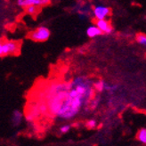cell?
Wrapping results in <instances>:
<instances>
[{"label":"cell","instance_id":"obj_1","mask_svg":"<svg viewBox=\"0 0 146 146\" xmlns=\"http://www.w3.org/2000/svg\"><path fill=\"white\" fill-rule=\"evenodd\" d=\"M89 100L77 92L75 88L71 86V89L69 92L68 97L63 102V104L60 109V111L57 116L61 118L70 119L71 117L75 116L78 111L84 103L88 102Z\"/></svg>","mask_w":146,"mask_h":146},{"label":"cell","instance_id":"obj_2","mask_svg":"<svg viewBox=\"0 0 146 146\" xmlns=\"http://www.w3.org/2000/svg\"><path fill=\"white\" fill-rule=\"evenodd\" d=\"M20 51V45L15 41H2L0 44V55L2 57L8 54H17Z\"/></svg>","mask_w":146,"mask_h":146},{"label":"cell","instance_id":"obj_3","mask_svg":"<svg viewBox=\"0 0 146 146\" xmlns=\"http://www.w3.org/2000/svg\"><path fill=\"white\" fill-rule=\"evenodd\" d=\"M49 36H50V31L46 27H39L31 33L30 38L34 41L43 42L47 40L49 38Z\"/></svg>","mask_w":146,"mask_h":146},{"label":"cell","instance_id":"obj_4","mask_svg":"<svg viewBox=\"0 0 146 146\" xmlns=\"http://www.w3.org/2000/svg\"><path fill=\"white\" fill-rule=\"evenodd\" d=\"M111 13V9L104 5H97L94 8V14L96 20H105Z\"/></svg>","mask_w":146,"mask_h":146},{"label":"cell","instance_id":"obj_5","mask_svg":"<svg viewBox=\"0 0 146 146\" xmlns=\"http://www.w3.org/2000/svg\"><path fill=\"white\" fill-rule=\"evenodd\" d=\"M96 24L104 34H110L113 31L112 26L107 20H96Z\"/></svg>","mask_w":146,"mask_h":146},{"label":"cell","instance_id":"obj_6","mask_svg":"<svg viewBox=\"0 0 146 146\" xmlns=\"http://www.w3.org/2000/svg\"><path fill=\"white\" fill-rule=\"evenodd\" d=\"M17 3L20 6L28 7L31 5H36V6L46 5V4L49 3V1H46V0H19Z\"/></svg>","mask_w":146,"mask_h":146},{"label":"cell","instance_id":"obj_7","mask_svg":"<svg viewBox=\"0 0 146 146\" xmlns=\"http://www.w3.org/2000/svg\"><path fill=\"white\" fill-rule=\"evenodd\" d=\"M23 113H21L20 111H14L12 114V118H11V122L12 124L14 126V127H16V126H19L21 120H23Z\"/></svg>","mask_w":146,"mask_h":146},{"label":"cell","instance_id":"obj_8","mask_svg":"<svg viewBox=\"0 0 146 146\" xmlns=\"http://www.w3.org/2000/svg\"><path fill=\"white\" fill-rule=\"evenodd\" d=\"M86 34L89 38H94V36H100L102 34H104L101 31L100 29L97 26H90L86 31Z\"/></svg>","mask_w":146,"mask_h":146},{"label":"cell","instance_id":"obj_9","mask_svg":"<svg viewBox=\"0 0 146 146\" xmlns=\"http://www.w3.org/2000/svg\"><path fill=\"white\" fill-rule=\"evenodd\" d=\"M136 138L140 143L146 144V128H141L138 131L136 135Z\"/></svg>","mask_w":146,"mask_h":146},{"label":"cell","instance_id":"obj_10","mask_svg":"<svg viewBox=\"0 0 146 146\" xmlns=\"http://www.w3.org/2000/svg\"><path fill=\"white\" fill-rule=\"evenodd\" d=\"M105 85L106 83L104 80H99V81L94 84V87L97 92H103L104 90H105Z\"/></svg>","mask_w":146,"mask_h":146},{"label":"cell","instance_id":"obj_11","mask_svg":"<svg viewBox=\"0 0 146 146\" xmlns=\"http://www.w3.org/2000/svg\"><path fill=\"white\" fill-rule=\"evenodd\" d=\"M39 10H40V6H36V5H31L26 7V13L29 14H31V15H35L36 13H38Z\"/></svg>","mask_w":146,"mask_h":146},{"label":"cell","instance_id":"obj_12","mask_svg":"<svg viewBox=\"0 0 146 146\" xmlns=\"http://www.w3.org/2000/svg\"><path fill=\"white\" fill-rule=\"evenodd\" d=\"M136 41L140 44V45L146 46V35L144 34H138L136 36Z\"/></svg>","mask_w":146,"mask_h":146},{"label":"cell","instance_id":"obj_13","mask_svg":"<svg viewBox=\"0 0 146 146\" xmlns=\"http://www.w3.org/2000/svg\"><path fill=\"white\" fill-rule=\"evenodd\" d=\"M86 126L87 128H89V129H93L96 127V120H94V119H90L88 121H86Z\"/></svg>","mask_w":146,"mask_h":146},{"label":"cell","instance_id":"obj_14","mask_svg":"<svg viewBox=\"0 0 146 146\" xmlns=\"http://www.w3.org/2000/svg\"><path fill=\"white\" fill-rule=\"evenodd\" d=\"M70 126H69V125H65V126H62L61 128H60V131L62 133H67V132H69L70 131Z\"/></svg>","mask_w":146,"mask_h":146}]
</instances>
